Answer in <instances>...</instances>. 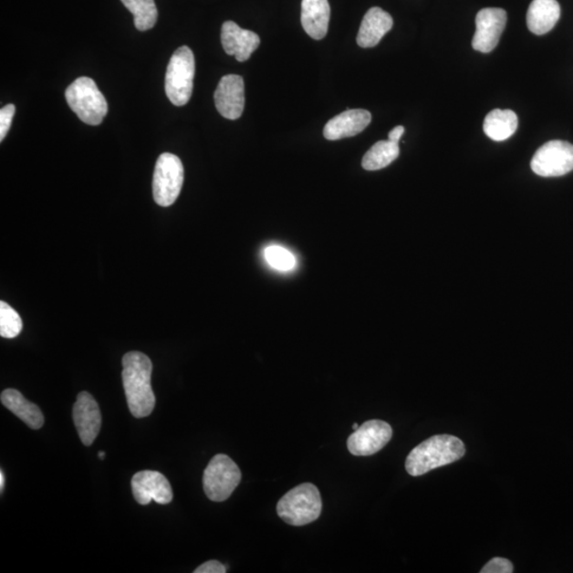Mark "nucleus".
I'll return each mask as SVG.
<instances>
[{
  "instance_id": "nucleus-1",
  "label": "nucleus",
  "mask_w": 573,
  "mask_h": 573,
  "mask_svg": "<svg viewBox=\"0 0 573 573\" xmlns=\"http://www.w3.org/2000/svg\"><path fill=\"white\" fill-rule=\"evenodd\" d=\"M122 383L130 412L136 419L146 418L155 407L151 387L152 362L141 351H130L122 358Z\"/></svg>"
},
{
  "instance_id": "nucleus-2",
  "label": "nucleus",
  "mask_w": 573,
  "mask_h": 573,
  "mask_svg": "<svg viewBox=\"0 0 573 573\" xmlns=\"http://www.w3.org/2000/svg\"><path fill=\"white\" fill-rule=\"evenodd\" d=\"M464 454L465 446L457 436L434 435L422 442L409 453L406 470L413 477L422 476L435 468L453 464Z\"/></svg>"
},
{
  "instance_id": "nucleus-3",
  "label": "nucleus",
  "mask_w": 573,
  "mask_h": 573,
  "mask_svg": "<svg viewBox=\"0 0 573 573\" xmlns=\"http://www.w3.org/2000/svg\"><path fill=\"white\" fill-rule=\"evenodd\" d=\"M276 510L278 516L291 526H302L314 523L322 512L320 492L314 484H299L278 501Z\"/></svg>"
},
{
  "instance_id": "nucleus-4",
  "label": "nucleus",
  "mask_w": 573,
  "mask_h": 573,
  "mask_svg": "<svg viewBox=\"0 0 573 573\" xmlns=\"http://www.w3.org/2000/svg\"><path fill=\"white\" fill-rule=\"evenodd\" d=\"M68 106L89 126H99L108 114V102L93 79L78 78L65 92Z\"/></svg>"
},
{
  "instance_id": "nucleus-5",
  "label": "nucleus",
  "mask_w": 573,
  "mask_h": 573,
  "mask_svg": "<svg viewBox=\"0 0 573 573\" xmlns=\"http://www.w3.org/2000/svg\"><path fill=\"white\" fill-rule=\"evenodd\" d=\"M194 71L193 52L190 47H180L169 61L165 78L166 94L174 106L183 107L191 100Z\"/></svg>"
},
{
  "instance_id": "nucleus-6",
  "label": "nucleus",
  "mask_w": 573,
  "mask_h": 573,
  "mask_svg": "<svg viewBox=\"0 0 573 573\" xmlns=\"http://www.w3.org/2000/svg\"><path fill=\"white\" fill-rule=\"evenodd\" d=\"M184 183V167L177 155L162 153L156 161L153 197L156 204L168 207L177 201Z\"/></svg>"
},
{
  "instance_id": "nucleus-7",
  "label": "nucleus",
  "mask_w": 573,
  "mask_h": 573,
  "mask_svg": "<svg viewBox=\"0 0 573 573\" xmlns=\"http://www.w3.org/2000/svg\"><path fill=\"white\" fill-rule=\"evenodd\" d=\"M241 481L239 467L225 454H217L205 468L203 487L208 499L221 503L229 499Z\"/></svg>"
},
{
  "instance_id": "nucleus-8",
  "label": "nucleus",
  "mask_w": 573,
  "mask_h": 573,
  "mask_svg": "<svg viewBox=\"0 0 573 573\" xmlns=\"http://www.w3.org/2000/svg\"><path fill=\"white\" fill-rule=\"evenodd\" d=\"M534 173L544 178L562 177L573 171V145L551 141L540 147L531 161Z\"/></svg>"
},
{
  "instance_id": "nucleus-9",
  "label": "nucleus",
  "mask_w": 573,
  "mask_h": 573,
  "mask_svg": "<svg viewBox=\"0 0 573 573\" xmlns=\"http://www.w3.org/2000/svg\"><path fill=\"white\" fill-rule=\"evenodd\" d=\"M392 434V428L388 422L380 420L368 421L350 434L348 440L349 451L358 457L372 455L388 444Z\"/></svg>"
},
{
  "instance_id": "nucleus-10",
  "label": "nucleus",
  "mask_w": 573,
  "mask_h": 573,
  "mask_svg": "<svg viewBox=\"0 0 573 573\" xmlns=\"http://www.w3.org/2000/svg\"><path fill=\"white\" fill-rule=\"evenodd\" d=\"M131 486L135 500L141 505H147L151 501L159 505H168L173 498L171 484L159 472L142 471L135 474Z\"/></svg>"
},
{
  "instance_id": "nucleus-11",
  "label": "nucleus",
  "mask_w": 573,
  "mask_h": 573,
  "mask_svg": "<svg viewBox=\"0 0 573 573\" xmlns=\"http://www.w3.org/2000/svg\"><path fill=\"white\" fill-rule=\"evenodd\" d=\"M507 21L506 12L499 8L479 11L476 17V34L473 38L474 50L488 54L496 48Z\"/></svg>"
},
{
  "instance_id": "nucleus-12",
  "label": "nucleus",
  "mask_w": 573,
  "mask_h": 573,
  "mask_svg": "<svg viewBox=\"0 0 573 573\" xmlns=\"http://www.w3.org/2000/svg\"><path fill=\"white\" fill-rule=\"evenodd\" d=\"M73 418L83 444L92 445L100 432L102 422L99 406L92 395L88 392H81L78 395Z\"/></svg>"
},
{
  "instance_id": "nucleus-13",
  "label": "nucleus",
  "mask_w": 573,
  "mask_h": 573,
  "mask_svg": "<svg viewBox=\"0 0 573 573\" xmlns=\"http://www.w3.org/2000/svg\"><path fill=\"white\" fill-rule=\"evenodd\" d=\"M218 112L226 120H238L245 109V82L243 77L227 75L220 80L214 92Z\"/></svg>"
},
{
  "instance_id": "nucleus-14",
  "label": "nucleus",
  "mask_w": 573,
  "mask_h": 573,
  "mask_svg": "<svg viewBox=\"0 0 573 573\" xmlns=\"http://www.w3.org/2000/svg\"><path fill=\"white\" fill-rule=\"evenodd\" d=\"M221 42L229 56H235L238 62L249 60L260 44L255 32L240 28L236 23L225 22L221 30Z\"/></svg>"
},
{
  "instance_id": "nucleus-15",
  "label": "nucleus",
  "mask_w": 573,
  "mask_h": 573,
  "mask_svg": "<svg viewBox=\"0 0 573 573\" xmlns=\"http://www.w3.org/2000/svg\"><path fill=\"white\" fill-rule=\"evenodd\" d=\"M372 120V115L366 109H348L330 120L324 128V138L339 141L353 138L366 129Z\"/></svg>"
},
{
  "instance_id": "nucleus-16",
  "label": "nucleus",
  "mask_w": 573,
  "mask_h": 573,
  "mask_svg": "<svg viewBox=\"0 0 573 573\" xmlns=\"http://www.w3.org/2000/svg\"><path fill=\"white\" fill-rule=\"evenodd\" d=\"M393 27V18L379 6L370 9L364 16L357 43L362 48H372L379 45L381 38Z\"/></svg>"
},
{
  "instance_id": "nucleus-17",
  "label": "nucleus",
  "mask_w": 573,
  "mask_h": 573,
  "mask_svg": "<svg viewBox=\"0 0 573 573\" xmlns=\"http://www.w3.org/2000/svg\"><path fill=\"white\" fill-rule=\"evenodd\" d=\"M330 18L328 0H303L301 22L306 34L314 40L328 35Z\"/></svg>"
},
{
  "instance_id": "nucleus-18",
  "label": "nucleus",
  "mask_w": 573,
  "mask_h": 573,
  "mask_svg": "<svg viewBox=\"0 0 573 573\" xmlns=\"http://www.w3.org/2000/svg\"><path fill=\"white\" fill-rule=\"evenodd\" d=\"M561 17V6L557 0H533L527 10L526 25L532 34H548Z\"/></svg>"
},
{
  "instance_id": "nucleus-19",
  "label": "nucleus",
  "mask_w": 573,
  "mask_h": 573,
  "mask_svg": "<svg viewBox=\"0 0 573 573\" xmlns=\"http://www.w3.org/2000/svg\"><path fill=\"white\" fill-rule=\"evenodd\" d=\"M3 405L21 419L31 429H40L44 425V415L36 403L26 400L19 391L6 389L2 393Z\"/></svg>"
},
{
  "instance_id": "nucleus-20",
  "label": "nucleus",
  "mask_w": 573,
  "mask_h": 573,
  "mask_svg": "<svg viewBox=\"0 0 573 573\" xmlns=\"http://www.w3.org/2000/svg\"><path fill=\"white\" fill-rule=\"evenodd\" d=\"M518 128V117L511 109H494L485 117L484 123L487 138L495 141L510 139Z\"/></svg>"
},
{
  "instance_id": "nucleus-21",
  "label": "nucleus",
  "mask_w": 573,
  "mask_h": 573,
  "mask_svg": "<svg viewBox=\"0 0 573 573\" xmlns=\"http://www.w3.org/2000/svg\"><path fill=\"white\" fill-rule=\"evenodd\" d=\"M400 146L390 141H380L369 150L362 160V167L369 172L380 171L399 158Z\"/></svg>"
},
{
  "instance_id": "nucleus-22",
  "label": "nucleus",
  "mask_w": 573,
  "mask_h": 573,
  "mask_svg": "<svg viewBox=\"0 0 573 573\" xmlns=\"http://www.w3.org/2000/svg\"><path fill=\"white\" fill-rule=\"evenodd\" d=\"M121 3L134 16L136 29L150 30L158 22L159 13L154 0H121Z\"/></svg>"
},
{
  "instance_id": "nucleus-23",
  "label": "nucleus",
  "mask_w": 573,
  "mask_h": 573,
  "mask_svg": "<svg viewBox=\"0 0 573 573\" xmlns=\"http://www.w3.org/2000/svg\"><path fill=\"white\" fill-rule=\"evenodd\" d=\"M23 330L22 318L8 303L0 302V336L5 339L16 338Z\"/></svg>"
},
{
  "instance_id": "nucleus-24",
  "label": "nucleus",
  "mask_w": 573,
  "mask_h": 573,
  "mask_svg": "<svg viewBox=\"0 0 573 573\" xmlns=\"http://www.w3.org/2000/svg\"><path fill=\"white\" fill-rule=\"evenodd\" d=\"M265 257L273 269L278 271H290L296 268L297 259L288 250L279 245L266 247Z\"/></svg>"
},
{
  "instance_id": "nucleus-25",
  "label": "nucleus",
  "mask_w": 573,
  "mask_h": 573,
  "mask_svg": "<svg viewBox=\"0 0 573 573\" xmlns=\"http://www.w3.org/2000/svg\"><path fill=\"white\" fill-rule=\"evenodd\" d=\"M513 564L509 559L503 557H495L488 562L484 568L481 569V573H512Z\"/></svg>"
},
{
  "instance_id": "nucleus-26",
  "label": "nucleus",
  "mask_w": 573,
  "mask_h": 573,
  "mask_svg": "<svg viewBox=\"0 0 573 573\" xmlns=\"http://www.w3.org/2000/svg\"><path fill=\"white\" fill-rule=\"evenodd\" d=\"M16 114V107L13 104L0 109V141H4L11 128L13 116Z\"/></svg>"
},
{
  "instance_id": "nucleus-27",
  "label": "nucleus",
  "mask_w": 573,
  "mask_h": 573,
  "mask_svg": "<svg viewBox=\"0 0 573 573\" xmlns=\"http://www.w3.org/2000/svg\"><path fill=\"white\" fill-rule=\"evenodd\" d=\"M194 573H225V566L218 561H208L202 564L200 568L193 571Z\"/></svg>"
},
{
  "instance_id": "nucleus-28",
  "label": "nucleus",
  "mask_w": 573,
  "mask_h": 573,
  "mask_svg": "<svg viewBox=\"0 0 573 573\" xmlns=\"http://www.w3.org/2000/svg\"><path fill=\"white\" fill-rule=\"evenodd\" d=\"M403 133H405V128L397 126L389 133V141L399 143Z\"/></svg>"
},
{
  "instance_id": "nucleus-29",
  "label": "nucleus",
  "mask_w": 573,
  "mask_h": 573,
  "mask_svg": "<svg viewBox=\"0 0 573 573\" xmlns=\"http://www.w3.org/2000/svg\"><path fill=\"white\" fill-rule=\"evenodd\" d=\"M5 487V474L4 472H0V490L4 491Z\"/></svg>"
},
{
  "instance_id": "nucleus-30",
  "label": "nucleus",
  "mask_w": 573,
  "mask_h": 573,
  "mask_svg": "<svg viewBox=\"0 0 573 573\" xmlns=\"http://www.w3.org/2000/svg\"><path fill=\"white\" fill-rule=\"evenodd\" d=\"M99 457H100V459H101V460H103V459H104V457H106V453H104L100 452V453H99Z\"/></svg>"
},
{
  "instance_id": "nucleus-31",
  "label": "nucleus",
  "mask_w": 573,
  "mask_h": 573,
  "mask_svg": "<svg viewBox=\"0 0 573 573\" xmlns=\"http://www.w3.org/2000/svg\"><path fill=\"white\" fill-rule=\"evenodd\" d=\"M359 427H360L359 425H358V424H354V425H353L354 432H355V430H357V429H358V428H359Z\"/></svg>"
}]
</instances>
